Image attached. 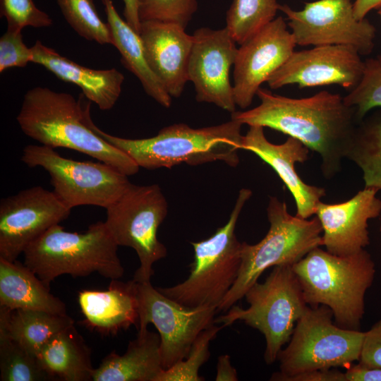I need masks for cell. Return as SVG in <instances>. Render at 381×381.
<instances>
[{"label": "cell", "mask_w": 381, "mask_h": 381, "mask_svg": "<svg viewBox=\"0 0 381 381\" xmlns=\"http://www.w3.org/2000/svg\"><path fill=\"white\" fill-rule=\"evenodd\" d=\"M258 106L231 113V119L249 126L280 131L303 143L321 158V171L330 179L341 169L358 123L356 109L339 94L322 90L303 98H291L260 87Z\"/></svg>", "instance_id": "1"}, {"label": "cell", "mask_w": 381, "mask_h": 381, "mask_svg": "<svg viewBox=\"0 0 381 381\" xmlns=\"http://www.w3.org/2000/svg\"><path fill=\"white\" fill-rule=\"evenodd\" d=\"M37 86L24 95L17 122L27 136L52 148L66 147L106 163L126 176L140 167L126 153L107 143L90 126V101Z\"/></svg>", "instance_id": "2"}, {"label": "cell", "mask_w": 381, "mask_h": 381, "mask_svg": "<svg viewBox=\"0 0 381 381\" xmlns=\"http://www.w3.org/2000/svg\"><path fill=\"white\" fill-rule=\"evenodd\" d=\"M89 125L104 140L128 155L139 167L147 169L215 161L235 167L239 163L238 152L241 150L243 124L233 119L200 128L176 123L162 128L155 136L142 139L108 134L95 126L92 119Z\"/></svg>", "instance_id": "3"}, {"label": "cell", "mask_w": 381, "mask_h": 381, "mask_svg": "<svg viewBox=\"0 0 381 381\" xmlns=\"http://www.w3.org/2000/svg\"><path fill=\"white\" fill-rule=\"evenodd\" d=\"M292 267L308 305L325 306L338 326L359 330L365 295L375 275V265L368 251L337 255L317 247Z\"/></svg>", "instance_id": "4"}, {"label": "cell", "mask_w": 381, "mask_h": 381, "mask_svg": "<svg viewBox=\"0 0 381 381\" xmlns=\"http://www.w3.org/2000/svg\"><path fill=\"white\" fill-rule=\"evenodd\" d=\"M118 247L104 222L90 224L83 233L67 231L58 224L28 245L23 263L49 286L62 274L84 277L97 272L119 279L124 268Z\"/></svg>", "instance_id": "5"}, {"label": "cell", "mask_w": 381, "mask_h": 381, "mask_svg": "<svg viewBox=\"0 0 381 381\" xmlns=\"http://www.w3.org/2000/svg\"><path fill=\"white\" fill-rule=\"evenodd\" d=\"M270 228L258 243H242L241 264L237 279L217 311L226 312L242 299L268 268L298 262L313 249L323 246L319 219H303L288 212L284 201L270 196L267 207Z\"/></svg>", "instance_id": "6"}, {"label": "cell", "mask_w": 381, "mask_h": 381, "mask_svg": "<svg viewBox=\"0 0 381 381\" xmlns=\"http://www.w3.org/2000/svg\"><path fill=\"white\" fill-rule=\"evenodd\" d=\"M251 195L250 189L239 190L226 224L208 238L191 242L194 259L188 277L174 286L157 287L159 291L187 307L208 306L217 309L238 276L242 243L237 239L235 229Z\"/></svg>", "instance_id": "7"}, {"label": "cell", "mask_w": 381, "mask_h": 381, "mask_svg": "<svg viewBox=\"0 0 381 381\" xmlns=\"http://www.w3.org/2000/svg\"><path fill=\"white\" fill-rule=\"evenodd\" d=\"M249 307L234 305L214 322L223 327L242 321L258 329L265 339L264 359L272 364L289 342L298 319L308 307L292 265L274 266L262 283L253 284L244 296Z\"/></svg>", "instance_id": "8"}, {"label": "cell", "mask_w": 381, "mask_h": 381, "mask_svg": "<svg viewBox=\"0 0 381 381\" xmlns=\"http://www.w3.org/2000/svg\"><path fill=\"white\" fill-rule=\"evenodd\" d=\"M325 306H308L297 321L289 344L279 353V371L270 380L317 370L350 366L358 361L365 332L338 326Z\"/></svg>", "instance_id": "9"}, {"label": "cell", "mask_w": 381, "mask_h": 381, "mask_svg": "<svg viewBox=\"0 0 381 381\" xmlns=\"http://www.w3.org/2000/svg\"><path fill=\"white\" fill-rule=\"evenodd\" d=\"M104 222L117 245L135 250L140 266L133 280L151 282L155 262L167 255L157 238V231L167 215V201L157 184L131 183L126 191L107 209Z\"/></svg>", "instance_id": "10"}, {"label": "cell", "mask_w": 381, "mask_h": 381, "mask_svg": "<svg viewBox=\"0 0 381 381\" xmlns=\"http://www.w3.org/2000/svg\"><path fill=\"white\" fill-rule=\"evenodd\" d=\"M21 160L30 168L45 169L54 193L71 209L87 205L107 209L131 183L128 176L106 163L68 159L43 145L25 146Z\"/></svg>", "instance_id": "11"}, {"label": "cell", "mask_w": 381, "mask_h": 381, "mask_svg": "<svg viewBox=\"0 0 381 381\" xmlns=\"http://www.w3.org/2000/svg\"><path fill=\"white\" fill-rule=\"evenodd\" d=\"M138 332L153 324L160 337L162 365L167 369L183 360L204 329L214 325V306L187 307L166 296L151 282H137Z\"/></svg>", "instance_id": "12"}, {"label": "cell", "mask_w": 381, "mask_h": 381, "mask_svg": "<svg viewBox=\"0 0 381 381\" xmlns=\"http://www.w3.org/2000/svg\"><path fill=\"white\" fill-rule=\"evenodd\" d=\"M279 10L286 16L299 46L345 45L361 56L374 49L376 29L365 18H356L351 0L306 2L299 11L280 4Z\"/></svg>", "instance_id": "13"}, {"label": "cell", "mask_w": 381, "mask_h": 381, "mask_svg": "<svg viewBox=\"0 0 381 381\" xmlns=\"http://www.w3.org/2000/svg\"><path fill=\"white\" fill-rule=\"evenodd\" d=\"M71 209L54 193L34 186L0 202V258L13 262L28 245L68 218Z\"/></svg>", "instance_id": "14"}, {"label": "cell", "mask_w": 381, "mask_h": 381, "mask_svg": "<svg viewBox=\"0 0 381 381\" xmlns=\"http://www.w3.org/2000/svg\"><path fill=\"white\" fill-rule=\"evenodd\" d=\"M363 67L364 61L351 47L315 46L294 51L267 83L273 90L292 84L301 88L335 84L351 91L359 83Z\"/></svg>", "instance_id": "15"}, {"label": "cell", "mask_w": 381, "mask_h": 381, "mask_svg": "<svg viewBox=\"0 0 381 381\" xmlns=\"http://www.w3.org/2000/svg\"><path fill=\"white\" fill-rule=\"evenodd\" d=\"M192 35L188 75L194 85L196 100L234 112L236 104L229 74L238 51L236 42L226 27L200 28Z\"/></svg>", "instance_id": "16"}, {"label": "cell", "mask_w": 381, "mask_h": 381, "mask_svg": "<svg viewBox=\"0 0 381 381\" xmlns=\"http://www.w3.org/2000/svg\"><path fill=\"white\" fill-rule=\"evenodd\" d=\"M296 45L282 16L240 45L233 71L236 106L244 109L251 104L261 85L289 59Z\"/></svg>", "instance_id": "17"}, {"label": "cell", "mask_w": 381, "mask_h": 381, "mask_svg": "<svg viewBox=\"0 0 381 381\" xmlns=\"http://www.w3.org/2000/svg\"><path fill=\"white\" fill-rule=\"evenodd\" d=\"M378 191L365 187L343 202H318L315 214L322 228L323 246L327 251L348 255L369 245L368 221L381 214V200L376 196Z\"/></svg>", "instance_id": "18"}, {"label": "cell", "mask_w": 381, "mask_h": 381, "mask_svg": "<svg viewBox=\"0 0 381 381\" xmlns=\"http://www.w3.org/2000/svg\"><path fill=\"white\" fill-rule=\"evenodd\" d=\"M241 150L254 153L275 171L294 198L296 216L308 219L315 214L326 192L323 188L306 183L295 170L296 162L303 164L308 159L309 149L303 143L289 136L284 143L274 144L266 138L262 126H251L243 135Z\"/></svg>", "instance_id": "19"}, {"label": "cell", "mask_w": 381, "mask_h": 381, "mask_svg": "<svg viewBox=\"0 0 381 381\" xmlns=\"http://www.w3.org/2000/svg\"><path fill=\"white\" fill-rule=\"evenodd\" d=\"M181 25L160 21L141 22L140 36L147 61L171 97H179L188 80L193 35Z\"/></svg>", "instance_id": "20"}, {"label": "cell", "mask_w": 381, "mask_h": 381, "mask_svg": "<svg viewBox=\"0 0 381 381\" xmlns=\"http://www.w3.org/2000/svg\"><path fill=\"white\" fill-rule=\"evenodd\" d=\"M32 63L39 64L58 78L79 87L85 97L103 111L116 104L124 75L116 68L96 70L81 66L37 40L31 47Z\"/></svg>", "instance_id": "21"}, {"label": "cell", "mask_w": 381, "mask_h": 381, "mask_svg": "<svg viewBox=\"0 0 381 381\" xmlns=\"http://www.w3.org/2000/svg\"><path fill=\"white\" fill-rule=\"evenodd\" d=\"M78 303L85 325L102 334L114 335L138 323L137 282L133 279H111L104 291H81Z\"/></svg>", "instance_id": "22"}, {"label": "cell", "mask_w": 381, "mask_h": 381, "mask_svg": "<svg viewBox=\"0 0 381 381\" xmlns=\"http://www.w3.org/2000/svg\"><path fill=\"white\" fill-rule=\"evenodd\" d=\"M164 370L159 334L138 332L121 355L113 351L95 368L93 381H156Z\"/></svg>", "instance_id": "23"}, {"label": "cell", "mask_w": 381, "mask_h": 381, "mask_svg": "<svg viewBox=\"0 0 381 381\" xmlns=\"http://www.w3.org/2000/svg\"><path fill=\"white\" fill-rule=\"evenodd\" d=\"M0 306L66 315V306L24 263L0 258Z\"/></svg>", "instance_id": "24"}, {"label": "cell", "mask_w": 381, "mask_h": 381, "mask_svg": "<svg viewBox=\"0 0 381 381\" xmlns=\"http://www.w3.org/2000/svg\"><path fill=\"white\" fill-rule=\"evenodd\" d=\"M110 30L112 45L119 52L123 66L140 80L145 92L164 107L169 108L171 97L151 69L140 34L121 18L112 0H102Z\"/></svg>", "instance_id": "25"}, {"label": "cell", "mask_w": 381, "mask_h": 381, "mask_svg": "<svg viewBox=\"0 0 381 381\" xmlns=\"http://www.w3.org/2000/svg\"><path fill=\"white\" fill-rule=\"evenodd\" d=\"M37 358L54 380H92L95 368L92 365L91 351L74 324L52 338Z\"/></svg>", "instance_id": "26"}, {"label": "cell", "mask_w": 381, "mask_h": 381, "mask_svg": "<svg viewBox=\"0 0 381 381\" xmlns=\"http://www.w3.org/2000/svg\"><path fill=\"white\" fill-rule=\"evenodd\" d=\"M74 324L68 314L0 306V337L8 336L37 356L43 346L56 334Z\"/></svg>", "instance_id": "27"}, {"label": "cell", "mask_w": 381, "mask_h": 381, "mask_svg": "<svg viewBox=\"0 0 381 381\" xmlns=\"http://www.w3.org/2000/svg\"><path fill=\"white\" fill-rule=\"evenodd\" d=\"M346 158L362 170L365 187L381 190V108L358 123Z\"/></svg>", "instance_id": "28"}, {"label": "cell", "mask_w": 381, "mask_h": 381, "mask_svg": "<svg viewBox=\"0 0 381 381\" xmlns=\"http://www.w3.org/2000/svg\"><path fill=\"white\" fill-rule=\"evenodd\" d=\"M279 6L277 0H233L226 12V28L241 45L275 18Z\"/></svg>", "instance_id": "29"}, {"label": "cell", "mask_w": 381, "mask_h": 381, "mask_svg": "<svg viewBox=\"0 0 381 381\" xmlns=\"http://www.w3.org/2000/svg\"><path fill=\"white\" fill-rule=\"evenodd\" d=\"M0 380H54L38 358L8 336L0 337Z\"/></svg>", "instance_id": "30"}, {"label": "cell", "mask_w": 381, "mask_h": 381, "mask_svg": "<svg viewBox=\"0 0 381 381\" xmlns=\"http://www.w3.org/2000/svg\"><path fill=\"white\" fill-rule=\"evenodd\" d=\"M68 25L80 37L99 44H111L107 23L99 17L94 0H54Z\"/></svg>", "instance_id": "31"}, {"label": "cell", "mask_w": 381, "mask_h": 381, "mask_svg": "<svg viewBox=\"0 0 381 381\" xmlns=\"http://www.w3.org/2000/svg\"><path fill=\"white\" fill-rule=\"evenodd\" d=\"M344 101L356 109L358 121L371 109L381 108V54L364 61L359 83L344 97Z\"/></svg>", "instance_id": "32"}, {"label": "cell", "mask_w": 381, "mask_h": 381, "mask_svg": "<svg viewBox=\"0 0 381 381\" xmlns=\"http://www.w3.org/2000/svg\"><path fill=\"white\" fill-rule=\"evenodd\" d=\"M223 327V325L218 327L212 325L201 332L193 343L186 357L170 368L164 369L156 381L204 380V377L199 375V369L210 357V341Z\"/></svg>", "instance_id": "33"}, {"label": "cell", "mask_w": 381, "mask_h": 381, "mask_svg": "<svg viewBox=\"0 0 381 381\" xmlns=\"http://www.w3.org/2000/svg\"><path fill=\"white\" fill-rule=\"evenodd\" d=\"M141 22L173 23L186 28L198 10V0H138Z\"/></svg>", "instance_id": "34"}, {"label": "cell", "mask_w": 381, "mask_h": 381, "mask_svg": "<svg viewBox=\"0 0 381 381\" xmlns=\"http://www.w3.org/2000/svg\"><path fill=\"white\" fill-rule=\"evenodd\" d=\"M1 16L7 22V29L22 31L25 27L47 28L52 19L40 9L33 0H0Z\"/></svg>", "instance_id": "35"}, {"label": "cell", "mask_w": 381, "mask_h": 381, "mask_svg": "<svg viewBox=\"0 0 381 381\" xmlns=\"http://www.w3.org/2000/svg\"><path fill=\"white\" fill-rule=\"evenodd\" d=\"M22 31L6 30L0 38V73L32 63V51L23 42Z\"/></svg>", "instance_id": "36"}, {"label": "cell", "mask_w": 381, "mask_h": 381, "mask_svg": "<svg viewBox=\"0 0 381 381\" xmlns=\"http://www.w3.org/2000/svg\"><path fill=\"white\" fill-rule=\"evenodd\" d=\"M359 364L381 368V318L365 332Z\"/></svg>", "instance_id": "37"}, {"label": "cell", "mask_w": 381, "mask_h": 381, "mask_svg": "<svg viewBox=\"0 0 381 381\" xmlns=\"http://www.w3.org/2000/svg\"><path fill=\"white\" fill-rule=\"evenodd\" d=\"M286 381H346L344 372L337 369L317 370L291 376Z\"/></svg>", "instance_id": "38"}, {"label": "cell", "mask_w": 381, "mask_h": 381, "mask_svg": "<svg viewBox=\"0 0 381 381\" xmlns=\"http://www.w3.org/2000/svg\"><path fill=\"white\" fill-rule=\"evenodd\" d=\"M344 374L346 381H381V368H369L359 363L348 367Z\"/></svg>", "instance_id": "39"}, {"label": "cell", "mask_w": 381, "mask_h": 381, "mask_svg": "<svg viewBox=\"0 0 381 381\" xmlns=\"http://www.w3.org/2000/svg\"><path fill=\"white\" fill-rule=\"evenodd\" d=\"M216 381H237V371L231 363L230 356L221 355L217 359Z\"/></svg>", "instance_id": "40"}, {"label": "cell", "mask_w": 381, "mask_h": 381, "mask_svg": "<svg viewBox=\"0 0 381 381\" xmlns=\"http://www.w3.org/2000/svg\"><path fill=\"white\" fill-rule=\"evenodd\" d=\"M124 4L123 16L124 20L132 28L140 34L141 21L138 14V0H122Z\"/></svg>", "instance_id": "41"}, {"label": "cell", "mask_w": 381, "mask_h": 381, "mask_svg": "<svg viewBox=\"0 0 381 381\" xmlns=\"http://www.w3.org/2000/svg\"><path fill=\"white\" fill-rule=\"evenodd\" d=\"M353 13L356 19L361 20L373 9L381 7V0H356L353 3Z\"/></svg>", "instance_id": "42"}, {"label": "cell", "mask_w": 381, "mask_h": 381, "mask_svg": "<svg viewBox=\"0 0 381 381\" xmlns=\"http://www.w3.org/2000/svg\"><path fill=\"white\" fill-rule=\"evenodd\" d=\"M377 14L380 17V21H381V7L377 9Z\"/></svg>", "instance_id": "43"}, {"label": "cell", "mask_w": 381, "mask_h": 381, "mask_svg": "<svg viewBox=\"0 0 381 381\" xmlns=\"http://www.w3.org/2000/svg\"><path fill=\"white\" fill-rule=\"evenodd\" d=\"M380 234H381V224H380Z\"/></svg>", "instance_id": "44"}]
</instances>
